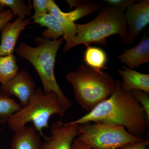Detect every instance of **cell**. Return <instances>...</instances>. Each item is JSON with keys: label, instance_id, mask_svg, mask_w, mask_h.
Here are the masks:
<instances>
[{"label": "cell", "instance_id": "obj_1", "mask_svg": "<svg viewBox=\"0 0 149 149\" xmlns=\"http://www.w3.org/2000/svg\"><path fill=\"white\" fill-rule=\"evenodd\" d=\"M144 112L131 92L123 89L120 80H117L114 92L108 98L82 117L67 123L100 122L120 125L133 136L143 139L148 128Z\"/></svg>", "mask_w": 149, "mask_h": 149}, {"label": "cell", "instance_id": "obj_2", "mask_svg": "<svg viewBox=\"0 0 149 149\" xmlns=\"http://www.w3.org/2000/svg\"><path fill=\"white\" fill-rule=\"evenodd\" d=\"M34 40L37 47H31L22 42L16 49L17 54L34 67L40 76L44 93H55L63 106L67 110L72 106V102L59 86L54 70L56 56L64 39L61 37L52 41L37 37L34 38Z\"/></svg>", "mask_w": 149, "mask_h": 149}, {"label": "cell", "instance_id": "obj_3", "mask_svg": "<svg viewBox=\"0 0 149 149\" xmlns=\"http://www.w3.org/2000/svg\"><path fill=\"white\" fill-rule=\"evenodd\" d=\"M66 79L77 103L88 112L111 96L116 87V80L109 74L84 64L67 74Z\"/></svg>", "mask_w": 149, "mask_h": 149}, {"label": "cell", "instance_id": "obj_4", "mask_svg": "<svg viewBox=\"0 0 149 149\" xmlns=\"http://www.w3.org/2000/svg\"><path fill=\"white\" fill-rule=\"evenodd\" d=\"M76 35L70 43L65 44L64 52L79 45L87 46L92 43L105 45L106 38L112 35H120L123 41L128 29L124 13L108 5L103 6L93 20L84 24H76Z\"/></svg>", "mask_w": 149, "mask_h": 149}, {"label": "cell", "instance_id": "obj_5", "mask_svg": "<svg viewBox=\"0 0 149 149\" xmlns=\"http://www.w3.org/2000/svg\"><path fill=\"white\" fill-rule=\"evenodd\" d=\"M66 111L55 93L45 94L39 88L28 104L12 116L7 123L10 129L15 132L32 123L41 137L45 139L43 129L49 128L51 116L57 115L63 117Z\"/></svg>", "mask_w": 149, "mask_h": 149}, {"label": "cell", "instance_id": "obj_6", "mask_svg": "<svg viewBox=\"0 0 149 149\" xmlns=\"http://www.w3.org/2000/svg\"><path fill=\"white\" fill-rule=\"evenodd\" d=\"M79 125L77 139L92 149H119L144 139L133 136L120 125L100 122Z\"/></svg>", "mask_w": 149, "mask_h": 149}, {"label": "cell", "instance_id": "obj_7", "mask_svg": "<svg viewBox=\"0 0 149 149\" xmlns=\"http://www.w3.org/2000/svg\"><path fill=\"white\" fill-rule=\"evenodd\" d=\"M124 14L128 29L122 44H133L141 31L149 24V0H142L134 3Z\"/></svg>", "mask_w": 149, "mask_h": 149}, {"label": "cell", "instance_id": "obj_8", "mask_svg": "<svg viewBox=\"0 0 149 149\" xmlns=\"http://www.w3.org/2000/svg\"><path fill=\"white\" fill-rule=\"evenodd\" d=\"M35 81L28 72L22 70L12 80L0 87L1 93L10 97L15 96L19 100L22 108L28 104L36 90Z\"/></svg>", "mask_w": 149, "mask_h": 149}, {"label": "cell", "instance_id": "obj_9", "mask_svg": "<svg viewBox=\"0 0 149 149\" xmlns=\"http://www.w3.org/2000/svg\"><path fill=\"white\" fill-rule=\"evenodd\" d=\"M79 125L69 124L61 120L52 123L51 135L47 137L42 149H71L75 138L79 136Z\"/></svg>", "mask_w": 149, "mask_h": 149}, {"label": "cell", "instance_id": "obj_10", "mask_svg": "<svg viewBox=\"0 0 149 149\" xmlns=\"http://www.w3.org/2000/svg\"><path fill=\"white\" fill-rule=\"evenodd\" d=\"M31 18L24 20L17 18L13 22H7L1 28L0 56L13 54L19 36L26 26L31 23Z\"/></svg>", "mask_w": 149, "mask_h": 149}, {"label": "cell", "instance_id": "obj_11", "mask_svg": "<svg viewBox=\"0 0 149 149\" xmlns=\"http://www.w3.org/2000/svg\"><path fill=\"white\" fill-rule=\"evenodd\" d=\"M118 58L130 69L138 67L141 65L149 63V39L143 36L139 44L130 49L123 50L118 56Z\"/></svg>", "mask_w": 149, "mask_h": 149}, {"label": "cell", "instance_id": "obj_12", "mask_svg": "<svg viewBox=\"0 0 149 149\" xmlns=\"http://www.w3.org/2000/svg\"><path fill=\"white\" fill-rule=\"evenodd\" d=\"M41 136L33 125H25L14 132L10 143L13 149H42Z\"/></svg>", "mask_w": 149, "mask_h": 149}, {"label": "cell", "instance_id": "obj_13", "mask_svg": "<svg viewBox=\"0 0 149 149\" xmlns=\"http://www.w3.org/2000/svg\"><path fill=\"white\" fill-rule=\"evenodd\" d=\"M123 68L118 70V72L122 77L121 86L123 89L130 92L133 90H139L149 94V74L141 73L125 65L123 66Z\"/></svg>", "mask_w": 149, "mask_h": 149}, {"label": "cell", "instance_id": "obj_14", "mask_svg": "<svg viewBox=\"0 0 149 149\" xmlns=\"http://www.w3.org/2000/svg\"><path fill=\"white\" fill-rule=\"evenodd\" d=\"M34 20L33 23L40 24V26L47 27L42 33V37L47 40L56 41L63 37L64 32L61 25L55 17L48 13L42 16L31 17Z\"/></svg>", "mask_w": 149, "mask_h": 149}, {"label": "cell", "instance_id": "obj_15", "mask_svg": "<svg viewBox=\"0 0 149 149\" xmlns=\"http://www.w3.org/2000/svg\"><path fill=\"white\" fill-rule=\"evenodd\" d=\"M49 13L53 15L61 25L64 32L63 39L66 44H69L76 35V24L67 18L53 0L49 1Z\"/></svg>", "mask_w": 149, "mask_h": 149}, {"label": "cell", "instance_id": "obj_16", "mask_svg": "<svg viewBox=\"0 0 149 149\" xmlns=\"http://www.w3.org/2000/svg\"><path fill=\"white\" fill-rule=\"evenodd\" d=\"M84 61L86 66L97 70L108 69L106 66L107 56L105 51L98 47L86 46Z\"/></svg>", "mask_w": 149, "mask_h": 149}, {"label": "cell", "instance_id": "obj_17", "mask_svg": "<svg viewBox=\"0 0 149 149\" xmlns=\"http://www.w3.org/2000/svg\"><path fill=\"white\" fill-rule=\"evenodd\" d=\"M19 68L13 54L0 56V83L4 85L18 74Z\"/></svg>", "mask_w": 149, "mask_h": 149}, {"label": "cell", "instance_id": "obj_18", "mask_svg": "<svg viewBox=\"0 0 149 149\" xmlns=\"http://www.w3.org/2000/svg\"><path fill=\"white\" fill-rule=\"evenodd\" d=\"M9 7L14 16L24 20L26 17L31 16L33 7L30 1L28 4L23 0H0V13L5 10L4 7Z\"/></svg>", "mask_w": 149, "mask_h": 149}, {"label": "cell", "instance_id": "obj_19", "mask_svg": "<svg viewBox=\"0 0 149 149\" xmlns=\"http://www.w3.org/2000/svg\"><path fill=\"white\" fill-rule=\"evenodd\" d=\"M21 108L15 99L0 92V123H7L11 116Z\"/></svg>", "mask_w": 149, "mask_h": 149}, {"label": "cell", "instance_id": "obj_20", "mask_svg": "<svg viewBox=\"0 0 149 149\" xmlns=\"http://www.w3.org/2000/svg\"><path fill=\"white\" fill-rule=\"evenodd\" d=\"M103 6L101 3H93L89 1H83L80 5L74 10L63 14L67 18L72 22L82 18L100 10Z\"/></svg>", "mask_w": 149, "mask_h": 149}, {"label": "cell", "instance_id": "obj_21", "mask_svg": "<svg viewBox=\"0 0 149 149\" xmlns=\"http://www.w3.org/2000/svg\"><path fill=\"white\" fill-rule=\"evenodd\" d=\"M134 98L139 102L146 115L148 121L149 120V97L148 94L143 91L133 90L131 91Z\"/></svg>", "mask_w": 149, "mask_h": 149}, {"label": "cell", "instance_id": "obj_22", "mask_svg": "<svg viewBox=\"0 0 149 149\" xmlns=\"http://www.w3.org/2000/svg\"><path fill=\"white\" fill-rule=\"evenodd\" d=\"M49 0H34L32 7L35 14L32 17L42 16L49 13Z\"/></svg>", "mask_w": 149, "mask_h": 149}, {"label": "cell", "instance_id": "obj_23", "mask_svg": "<svg viewBox=\"0 0 149 149\" xmlns=\"http://www.w3.org/2000/svg\"><path fill=\"white\" fill-rule=\"evenodd\" d=\"M104 2L108 6L113 7L115 8L122 11L127 10L129 7L137 1L135 0H103Z\"/></svg>", "mask_w": 149, "mask_h": 149}, {"label": "cell", "instance_id": "obj_24", "mask_svg": "<svg viewBox=\"0 0 149 149\" xmlns=\"http://www.w3.org/2000/svg\"><path fill=\"white\" fill-rule=\"evenodd\" d=\"M14 17L13 13L11 10L8 9L0 13V29L7 22L11 21Z\"/></svg>", "mask_w": 149, "mask_h": 149}, {"label": "cell", "instance_id": "obj_25", "mask_svg": "<svg viewBox=\"0 0 149 149\" xmlns=\"http://www.w3.org/2000/svg\"><path fill=\"white\" fill-rule=\"evenodd\" d=\"M71 149H92L83 144L77 139H74L72 143Z\"/></svg>", "mask_w": 149, "mask_h": 149}, {"label": "cell", "instance_id": "obj_26", "mask_svg": "<svg viewBox=\"0 0 149 149\" xmlns=\"http://www.w3.org/2000/svg\"><path fill=\"white\" fill-rule=\"evenodd\" d=\"M145 139H143V141L131 144L129 146L123 147L119 149H139V148L143 143Z\"/></svg>", "mask_w": 149, "mask_h": 149}, {"label": "cell", "instance_id": "obj_27", "mask_svg": "<svg viewBox=\"0 0 149 149\" xmlns=\"http://www.w3.org/2000/svg\"><path fill=\"white\" fill-rule=\"evenodd\" d=\"M83 1H67V2L70 6V8L73 7H77L83 2Z\"/></svg>", "mask_w": 149, "mask_h": 149}, {"label": "cell", "instance_id": "obj_28", "mask_svg": "<svg viewBox=\"0 0 149 149\" xmlns=\"http://www.w3.org/2000/svg\"><path fill=\"white\" fill-rule=\"evenodd\" d=\"M149 141L148 139H145L143 143L139 148V149H148V146H149Z\"/></svg>", "mask_w": 149, "mask_h": 149}, {"label": "cell", "instance_id": "obj_29", "mask_svg": "<svg viewBox=\"0 0 149 149\" xmlns=\"http://www.w3.org/2000/svg\"><path fill=\"white\" fill-rule=\"evenodd\" d=\"M10 149H12V148H10Z\"/></svg>", "mask_w": 149, "mask_h": 149}]
</instances>
